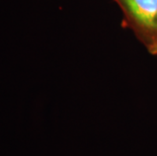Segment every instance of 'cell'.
<instances>
[{
	"label": "cell",
	"mask_w": 157,
	"mask_h": 156,
	"mask_svg": "<svg viewBox=\"0 0 157 156\" xmlns=\"http://www.w3.org/2000/svg\"><path fill=\"white\" fill-rule=\"evenodd\" d=\"M119 6L123 25L151 55H157V0H113Z\"/></svg>",
	"instance_id": "cell-1"
}]
</instances>
